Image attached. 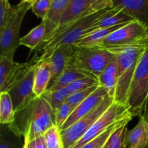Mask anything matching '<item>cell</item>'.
Here are the masks:
<instances>
[{
	"instance_id": "cell-1",
	"label": "cell",
	"mask_w": 148,
	"mask_h": 148,
	"mask_svg": "<svg viewBox=\"0 0 148 148\" xmlns=\"http://www.w3.org/2000/svg\"><path fill=\"white\" fill-rule=\"evenodd\" d=\"M55 125L54 112L42 97H36L28 106L15 112L14 121L8 127L15 135L27 143L43 134Z\"/></svg>"
},
{
	"instance_id": "cell-2",
	"label": "cell",
	"mask_w": 148,
	"mask_h": 148,
	"mask_svg": "<svg viewBox=\"0 0 148 148\" xmlns=\"http://www.w3.org/2000/svg\"><path fill=\"white\" fill-rule=\"evenodd\" d=\"M111 52L117 59L118 84L114 100L128 106L131 84L139 60L148 47L147 41L123 46H96Z\"/></svg>"
},
{
	"instance_id": "cell-3",
	"label": "cell",
	"mask_w": 148,
	"mask_h": 148,
	"mask_svg": "<svg viewBox=\"0 0 148 148\" xmlns=\"http://www.w3.org/2000/svg\"><path fill=\"white\" fill-rule=\"evenodd\" d=\"M31 6V3L21 1L18 5L13 7L5 25L0 30V56L13 59L15 51L20 46L22 23Z\"/></svg>"
},
{
	"instance_id": "cell-4",
	"label": "cell",
	"mask_w": 148,
	"mask_h": 148,
	"mask_svg": "<svg viewBox=\"0 0 148 148\" xmlns=\"http://www.w3.org/2000/svg\"><path fill=\"white\" fill-rule=\"evenodd\" d=\"M69 60L76 67L98 79L114 55L100 47H74Z\"/></svg>"
},
{
	"instance_id": "cell-5",
	"label": "cell",
	"mask_w": 148,
	"mask_h": 148,
	"mask_svg": "<svg viewBox=\"0 0 148 148\" xmlns=\"http://www.w3.org/2000/svg\"><path fill=\"white\" fill-rule=\"evenodd\" d=\"M148 99V47L136 66L128 98V107L134 115H142Z\"/></svg>"
},
{
	"instance_id": "cell-6",
	"label": "cell",
	"mask_w": 148,
	"mask_h": 148,
	"mask_svg": "<svg viewBox=\"0 0 148 148\" xmlns=\"http://www.w3.org/2000/svg\"><path fill=\"white\" fill-rule=\"evenodd\" d=\"M114 98L107 95L101 104L89 114L75 121L65 130H61L63 148H72L90 129L94 123L114 102Z\"/></svg>"
},
{
	"instance_id": "cell-7",
	"label": "cell",
	"mask_w": 148,
	"mask_h": 148,
	"mask_svg": "<svg viewBox=\"0 0 148 148\" xmlns=\"http://www.w3.org/2000/svg\"><path fill=\"white\" fill-rule=\"evenodd\" d=\"M134 116L127 106L114 101L111 106L95 121L85 135L72 148H80L106 131L110 127L123 121L128 117Z\"/></svg>"
},
{
	"instance_id": "cell-8",
	"label": "cell",
	"mask_w": 148,
	"mask_h": 148,
	"mask_svg": "<svg viewBox=\"0 0 148 148\" xmlns=\"http://www.w3.org/2000/svg\"><path fill=\"white\" fill-rule=\"evenodd\" d=\"M147 40L148 27L134 20L115 30L98 46H130Z\"/></svg>"
},
{
	"instance_id": "cell-9",
	"label": "cell",
	"mask_w": 148,
	"mask_h": 148,
	"mask_svg": "<svg viewBox=\"0 0 148 148\" xmlns=\"http://www.w3.org/2000/svg\"><path fill=\"white\" fill-rule=\"evenodd\" d=\"M37 62L17 63L10 58L0 56V92H7L14 84L24 77Z\"/></svg>"
},
{
	"instance_id": "cell-10",
	"label": "cell",
	"mask_w": 148,
	"mask_h": 148,
	"mask_svg": "<svg viewBox=\"0 0 148 148\" xmlns=\"http://www.w3.org/2000/svg\"><path fill=\"white\" fill-rule=\"evenodd\" d=\"M111 7H114L112 0H101L95 2L90 0H71L57 27L63 26L100 10Z\"/></svg>"
},
{
	"instance_id": "cell-11",
	"label": "cell",
	"mask_w": 148,
	"mask_h": 148,
	"mask_svg": "<svg viewBox=\"0 0 148 148\" xmlns=\"http://www.w3.org/2000/svg\"><path fill=\"white\" fill-rule=\"evenodd\" d=\"M36 65L24 77L17 81L7 91L12 101L15 112L25 108L36 98L33 91Z\"/></svg>"
},
{
	"instance_id": "cell-12",
	"label": "cell",
	"mask_w": 148,
	"mask_h": 148,
	"mask_svg": "<svg viewBox=\"0 0 148 148\" xmlns=\"http://www.w3.org/2000/svg\"><path fill=\"white\" fill-rule=\"evenodd\" d=\"M108 95L106 90L103 87L99 86L92 93H91L85 101H82L78 106H77L72 113L67 121L64 123L60 130L68 128L73 123L77 121L81 117L95 109L102 103Z\"/></svg>"
},
{
	"instance_id": "cell-13",
	"label": "cell",
	"mask_w": 148,
	"mask_h": 148,
	"mask_svg": "<svg viewBox=\"0 0 148 148\" xmlns=\"http://www.w3.org/2000/svg\"><path fill=\"white\" fill-rule=\"evenodd\" d=\"M73 46H62L58 47L47 59L51 66V81L49 89L55 83L63 72L68 61L73 53ZM48 89V90H49Z\"/></svg>"
},
{
	"instance_id": "cell-14",
	"label": "cell",
	"mask_w": 148,
	"mask_h": 148,
	"mask_svg": "<svg viewBox=\"0 0 148 148\" xmlns=\"http://www.w3.org/2000/svg\"><path fill=\"white\" fill-rule=\"evenodd\" d=\"M112 3L113 7H119L148 27V0H112Z\"/></svg>"
},
{
	"instance_id": "cell-15",
	"label": "cell",
	"mask_w": 148,
	"mask_h": 148,
	"mask_svg": "<svg viewBox=\"0 0 148 148\" xmlns=\"http://www.w3.org/2000/svg\"><path fill=\"white\" fill-rule=\"evenodd\" d=\"M127 148H148V116L142 114L137 125L129 130Z\"/></svg>"
},
{
	"instance_id": "cell-16",
	"label": "cell",
	"mask_w": 148,
	"mask_h": 148,
	"mask_svg": "<svg viewBox=\"0 0 148 148\" xmlns=\"http://www.w3.org/2000/svg\"><path fill=\"white\" fill-rule=\"evenodd\" d=\"M100 86L106 90L110 97L115 98L118 84V64L115 56L98 77Z\"/></svg>"
},
{
	"instance_id": "cell-17",
	"label": "cell",
	"mask_w": 148,
	"mask_h": 148,
	"mask_svg": "<svg viewBox=\"0 0 148 148\" xmlns=\"http://www.w3.org/2000/svg\"><path fill=\"white\" fill-rule=\"evenodd\" d=\"M134 19L126 14L119 7H113L106 12L93 25L95 30L108 28L122 24H127L134 21Z\"/></svg>"
},
{
	"instance_id": "cell-18",
	"label": "cell",
	"mask_w": 148,
	"mask_h": 148,
	"mask_svg": "<svg viewBox=\"0 0 148 148\" xmlns=\"http://www.w3.org/2000/svg\"><path fill=\"white\" fill-rule=\"evenodd\" d=\"M85 77L93 76L78 69L69 59L67 64H66V66H65L62 75L59 76V77L55 82V83L47 90L56 91L59 89H62V88H66L68 85H70L71 83L75 82L77 79Z\"/></svg>"
},
{
	"instance_id": "cell-19",
	"label": "cell",
	"mask_w": 148,
	"mask_h": 148,
	"mask_svg": "<svg viewBox=\"0 0 148 148\" xmlns=\"http://www.w3.org/2000/svg\"><path fill=\"white\" fill-rule=\"evenodd\" d=\"M51 81V66L48 61L37 62L34 76L33 91L36 97H40L49 89Z\"/></svg>"
},
{
	"instance_id": "cell-20",
	"label": "cell",
	"mask_w": 148,
	"mask_h": 148,
	"mask_svg": "<svg viewBox=\"0 0 148 148\" xmlns=\"http://www.w3.org/2000/svg\"><path fill=\"white\" fill-rule=\"evenodd\" d=\"M49 34V28L46 20L32 29L27 34L20 38V45L29 48L31 51H36Z\"/></svg>"
},
{
	"instance_id": "cell-21",
	"label": "cell",
	"mask_w": 148,
	"mask_h": 148,
	"mask_svg": "<svg viewBox=\"0 0 148 148\" xmlns=\"http://www.w3.org/2000/svg\"><path fill=\"white\" fill-rule=\"evenodd\" d=\"M125 25L127 24L119 25L108 27V28L98 29L84 37L72 46L74 47H95V46H100L111 33Z\"/></svg>"
},
{
	"instance_id": "cell-22",
	"label": "cell",
	"mask_w": 148,
	"mask_h": 148,
	"mask_svg": "<svg viewBox=\"0 0 148 148\" xmlns=\"http://www.w3.org/2000/svg\"><path fill=\"white\" fill-rule=\"evenodd\" d=\"M132 118L133 116H132L119 123L107 140L103 148H127V135L129 131L127 126Z\"/></svg>"
},
{
	"instance_id": "cell-23",
	"label": "cell",
	"mask_w": 148,
	"mask_h": 148,
	"mask_svg": "<svg viewBox=\"0 0 148 148\" xmlns=\"http://www.w3.org/2000/svg\"><path fill=\"white\" fill-rule=\"evenodd\" d=\"M15 111L8 92H0V123L9 125L14 121Z\"/></svg>"
},
{
	"instance_id": "cell-24",
	"label": "cell",
	"mask_w": 148,
	"mask_h": 148,
	"mask_svg": "<svg viewBox=\"0 0 148 148\" xmlns=\"http://www.w3.org/2000/svg\"><path fill=\"white\" fill-rule=\"evenodd\" d=\"M70 95L67 88H64L56 91L46 90L40 97L43 98L54 112L63 103L66 101V98Z\"/></svg>"
},
{
	"instance_id": "cell-25",
	"label": "cell",
	"mask_w": 148,
	"mask_h": 148,
	"mask_svg": "<svg viewBox=\"0 0 148 148\" xmlns=\"http://www.w3.org/2000/svg\"><path fill=\"white\" fill-rule=\"evenodd\" d=\"M70 1L71 0H53L50 10L45 19L56 25H59L61 18Z\"/></svg>"
},
{
	"instance_id": "cell-26",
	"label": "cell",
	"mask_w": 148,
	"mask_h": 148,
	"mask_svg": "<svg viewBox=\"0 0 148 148\" xmlns=\"http://www.w3.org/2000/svg\"><path fill=\"white\" fill-rule=\"evenodd\" d=\"M3 126V125H2ZM4 131L1 127L0 136V148H23L24 145L20 144V138L14 134L9 129L8 126L4 127Z\"/></svg>"
},
{
	"instance_id": "cell-27",
	"label": "cell",
	"mask_w": 148,
	"mask_h": 148,
	"mask_svg": "<svg viewBox=\"0 0 148 148\" xmlns=\"http://www.w3.org/2000/svg\"><path fill=\"white\" fill-rule=\"evenodd\" d=\"M43 136L48 148H63L61 130L56 125L50 127Z\"/></svg>"
},
{
	"instance_id": "cell-28",
	"label": "cell",
	"mask_w": 148,
	"mask_h": 148,
	"mask_svg": "<svg viewBox=\"0 0 148 148\" xmlns=\"http://www.w3.org/2000/svg\"><path fill=\"white\" fill-rule=\"evenodd\" d=\"M98 86H100L98 78L93 77H85L77 79L75 82L68 85L66 88L71 94L77 92V91L85 90L88 88Z\"/></svg>"
},
{
	"instance_id": "cell-29",
	"label": "cell",
	"mask_w": 148,
	"mask_h": 148,
	"mask_svg": "<svg viewBox=\"0 0 148 148\" xmlns=\"http://www.w3.org/2000/svg\"><path fill=\"white\" fill-rule=\"evenodd\" d=\"M75 108H72L67 103L64 102L54 111L55 125L59 127V130L67 121L69 117L73 112Z\"/></svg>"
},
{
	"instance_id": "cell-30",
	"label": "cell",
	"mask_w": 148,
	"mask_h": 148,
	"mask_svg": "<svg viewBox=\"0 0 148 148\" xmlns=\"http://www.w3.org/2000/svg\"><path fill=\"white\" fill-rule=\"evenodd\" d=\"M98 87H92V88H88V89L85 90L77 91V92L71 93L66 98L65 102L67 103L69 105H70L72 108H75L77 106L79 105L83 101H85L91 93L94 92Z\"/></svg>"
},
{
	"instance_id": "cell-31",
	"label": "cell",
	"mask_w": 148,
	"mask_h": 148,
	"mask_svg": "<svg viewBox=\"0 0 148 148\" xmlns=\"http://www.w3.org/2000/svg\"><path fill=\"white\" fill-rule=\"evenodd\" d=\"M119 123H116V124H114L113 126L110 127L109 128H108L106 131L104 132L103 134H101V135L97 137L96 138L92 140V141L89 142V143H88L87 144H85V145H83L80 148H103L107 140H108V137H110L111 133L114 132V130L116 128Z\"/></svg>"
},
{
	"instance_id": "cell-32",
	"label": "cell",
	"mask_w": 148,
	"mask_h": 148,
	"mask_svg": "<svg viewBox=\"0 0 148 148\" xmlns=\"http://www.w3.org/2000/svg\"><path fill=\"white\" fill-rule=\"evenodd\" d=\"M53 0H35L32 4L31 10L33 12L42 20L47 16L51 6Z\"/></svg>"
},
{
	"instance_id": "cell-33",
	"label": "cell",
	"mask_w": 148,
	"mask_h": 148,
	"mask_svg": "<svg viewBox=\"0 0 148 148\" xmlns=\"http://www.w3.org/2000/svg\"><path fill=\"white\" fill-rule=\"evenodd\" d=\"M13 7L10 4L9 0H1L0 1V30L4 27L12 11Z\"/></svg>"
},
{
	"instance_id": "cell-34",
	"label": "cell",
	"mask_w": 148,
	"mask_h": 148,
	"mask_svg": "<svg viewBox=\"0 0 148 148\" xmlns=\"http://www.w3.org/2000/svg\"><path fill=\"white\" fill-rule=\"evenodd\" d=\"M23 148H48L43 136L37 137L34 140H31L27 143H24Z\"/></svg>"
},
{
	"instance_id": "cell-35",
	"label": "cell",
	"mask_w": 148,
	"mask_h": 148,
	"mask_svg": "<svg viewBox=\"0 0 148 148\" xmlns=\"http://www.w3.org/2000/svg\"><path fill=\"white\" fill-rule=\"evenodd\" d=\"M146 111H148V99H147V103H146L145 108V111H144V112H146Z\"/></svg>"
},
{
	"instance_id": "cell-36",
	"label": "cell",
	"mask_w": 148,
	"mask_h": 148,
	"mask_svg": "<svg viewBox=\"0 0 148 148\" xmlns=\"http://www.w3.org/2000/svg\"><path fill=\"white\" fill-rule=\"evenodd\" d=\"M23 2H29V3H31V4H33V0H23Z\"/></svg>"
},
{
	"instance_id": "cell-37",
	"label": "cell",
	"mask_w": 148,
	"mask_h": 148,
	"mask_svg": "<svg viewBox=\"0 0 148 148\" xmlns=\"http://www.w3.org/2000/svg\"><path fill=\"white\" fill-rule=\"evenodd\" d=\"M90 1H92V2H95V1H101V0H90Z\"/></svg>"
},
{
	"instance_id": "cell-38",
	"label": "cell",
	"mask_w": 148,
	"mask_h": 148,
	"mask_svg": "<svg viewBox=\"0 0 148 148\" xmlns=\"http://www.w3.org/2000/svg\"><path fill=\"white\" fill-rule=\"evenodd\" d=\"M35 1V0H33V1Z\"/></svg>"
},
{
	"instance_id": "cell-39",
	"label": "cell",
	"mask_w": 148,
	"mask_h": 148,
	"mask_svg": "<svg viewBox=\"0 0 148 148\" xmlns=\"http://www.w3.org/2000/svg\"><path fill=\"white\" fill-rule=\"evenodd\" d=\"M21 1H23V0H21Z\"/></svg>"
}]
</instances>
